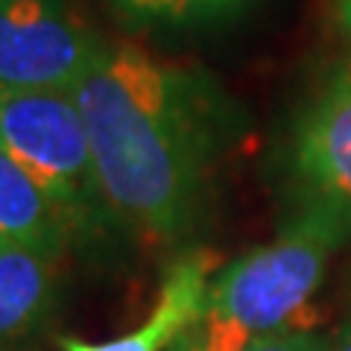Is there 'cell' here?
<instances>
[{
	"instance_id": "1",
	"label": "cell",
	"mask_w": 351,
	"mask_h": 351,
	"mask_svg": "<svg viewBox=\"0 0 351 351\" xmlns=\"http://www.w3.org/2000/svg\"><path fill=\"white\" fill-rule=\"evenodd\" d=\"M71 94L106 211L156 243L179 240L202 208L223 126L219 91L196 71L106 41Z\"/></svg>"
},
{
	"instance_id": "2",
	"label": "cell",
	"mask_w": 351,
	"mask_h": 351,
	"mask_svg": "<svg viewBox=\"0 0 351 351\" xmlns=\"http://www.w3.org/2000/svg\"><path fill=\"white\" fill-rule=\"evenodd\" d=\"M348 232L339 217L304 208L276 240L217 272L202 313L170 351H243L261 337L307 331L311 299Z\"/></svg>"
},
{
	"instance_id": "3",
	"label": "cell",
	"mask_w": 351,
	"mask_h": 351,
	"mask_svg": "<svg viewBox=\"0 0 351 351\" xmlns=\"http://www.w3.org/2000/svg\"><path fill=\"white\" fill-rule=\"evenodd\" d=\"M0 147L82 232L103 211L94 156L71 91H0Z\"/></svg>"
},
{
	"instance_id": "4",
	"label": "cell",
	"mask_w": 351,
	"mask_h": 351,
	"mask_svg": "<svg viewBox=\"0 0 351 351\" xmlns=\"http://www.w3.org/2000/svg\"><path fill=\"white\" fill-rule=\"evenodd\" d=\"M103 47L68 0H0V91H71Z\"/></svg>"
},
{
	"instance_id": "5",
	"label": "cell",
	"mask_w": 351,
	"mask_h": 351,
	"mask_svg": "<svg viewBox=\"0 0 351 351\" xmlns=\"http://www.w3.org/2000/svg\"><path fill=\"white\" fill-rule=\"evenodd\" d=\"M293 173L304 208L328 211L351 228V64L339 68L304 108Z\"/></svg>"
},
{
	"instance_id": "6",
	"label": "cell",
	"mask_w": 351,
	"mask_h": 351,
	"mask_svg": "<svg viewBox=\"0 0 351 351\" xmlns=\"http://www.w3.org/2000/svg\"><path fill=\"white\" fill-rule=\"evenodd\" d=\"M217 255L214 252H191L176 261L161 281L158 302L138 331L106 339V343H82L64 339V351H170L184 331L202 313L208 284L214 278Z\"/></svg>"
},
{
	"instance_id": "7",
	"label": "cell",
	"mask_w": 351,
	"mask_h": 351,
	"mask_svg": "<svg viewBox=\"0 0 351 351\" xmlns=\"http://www.w3.org/2000/svg\"><path fill=\"white\" fill-rule=\"evenodd\" d=\"M73 234L80 232L62 208L0 147V237L59 258Z\"/></svg>"
},
{
	"instance_id": "8",
	"label": "cell",
	"mask_w": 351,
	"mask_h": 351,
	"mask_svg": "<svg viewBox=\"0 0 351 351\" xmlns=\"http://www.w3.org/2000/svg\"><path fill=\"white\" fill-rule=\"evenodd\" d=\"M53 255L0 237V339L36 325L53 299Z\"/></svg>"
},
{
	"instance_id": "9",
	"label": "cell",
	"mask_w": 351,
	"mask_h": 351,
	"mask_svg": "<svg viewBox=\"0 0 351 351\" xmlns=\"http://www.w3.org/2000/svg\"><path fill=\"white\" fill-rule=\"evenodd\" d=\"M249 0H114L120 12L152 27H199L226 21Z\"/></svg>"
},
{
	"instance_id": "10",
	"label": "cell",
	"mask_w": 351,
	"mask_h": 351,
	"mask_svg": "<svg viewBox=\"0 0 351 351\" xmlns=\"http://www.w3.org/2000/svg\"><path fill=\"white\" fill-rule=\"evenodd\" d=\"M243 351H334V346L311 331H284L261 337L255 343H249Z\"/></svg>"
},
{
	"instance_id": "11",
	"label": "cell",
	"mask_w": 351,
	"mask_h": 351,
	"mask_svg": "<svg viewBox=\"0 0 351 351\" xmlns=\"http://www.w3.org/2000/svg\"><path fill=\"white\" fill-rule=\"evenodd\" d=\"M334 21L339 32L351 38V0H334Z\"/></svg>"
},
{
	"instance_id": "12",
	"label": "cell",
	"mask_w": 351,
	"mask_h": 351,
	"mask_svg": "<svg viewBox=\"0 0 351 351\" xmlns=\"http://www.w3.org/2000/svg\"><path fill=\"white\" fill-rule=\"evenodd\" d=\"M334 351H351V319H348V325L339 331V337H337V343H334Z\"/></svg>"
}]
</instances>
